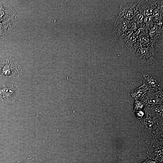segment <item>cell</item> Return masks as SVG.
Listing matches in <instances>:
<instances>
[{
	"label": "cell",
	"instance_id": "cell-1",
	"mask_svg": "<svg viewBox=\"0 0 163 163\" xmlns=\"http://www.w3.org/2000/svg\"><path fill=\"white\" fill-rule=\"evenodd\" d=\"M21 68L18 62L11 58H8L0 61V78L5 79L13 75V73Z\"/></svg>",
	"mask_w": 163,
	"mask_h": 163
},
{
	"label": "cell",
	"instance_id": "cell-2",
	"mask_svg": "<svg viewBox=\"0 0 163 163\" xmlns=\"http://www.w3.org/2000/svg\"><path fill=\"white\" fill-rule=\"evenodd\" d=\"M18 96V90L5 82L0 83V100L4 103H12Z\"/></svg>",
	"mask_w": 163,
	"mask_h": 163
},
{
	"label": "cell",
	"instance_id": "cell-3",
	"mask_svg": "<svg viewBox=\"0 0 163 163\" xmlns=\"http://www.w3.org/2000/svg\"><path fill=\"white\" fill-rule=\"evenodd\" d=\"M14 17L0 20V42L9 34L14 24Z\"/></svg>",
	"mask_w": 163,
	"mask_h": 163
},
{
	"label": "cell",
	"instance_id": "cell-4",
	"mask_svg": "<svg viewBox=\"0 0 163 163\" xmlns=\"http://www.w3.org/2000/svg\"><path fill=\"white\" fill-rule=\"evenodd\" d=\"M13 9L5 2L0 1V20L12 17Z\"/></svg>",
	"mask_w": 163,
	"mask_h": 163
},
{
	"label": "cell",
	"instance_id": "cell-5",
	"mask_svg": "<svg viewBox=\"0 0 163 163\" xmlns=\"http://www.w3.org/2000/svg\"><path fill=\"white\" fill-rule=\"evenodd\" d=\"M142 79L146 87L157 88L160 86V83L158 79L154 75H143Z\"/></svg>",
	"mask_w": 163,
	"mask_h": 163
},
{
	"label": "cell",
	"instance_id": "cell-6",
	"mask_svg": "<svg viewBox=\"0 0 163 163\" xmlns=\"http://www.w3.org/2000/svg\"><path fill=\"white\" fill-rule=\"evenodd\" d=\"M147 88L146 87L143 86L133 90L130 93V97L133 99H138L146 92Z\"/></svg>",
	"mask_w": 163,
	"mask_h": 163
},
{
	"label": "cell",
	"instance_id": "cell-7",
	"mask_svg": "<svg viewBox=\"0 0 163 163\" xmlns=\"http://www.w3.org/2000/svg\"><path fill=\"white\" fill-rule=\"evenodd\" d=\"M142 124L145 129L149 132L152 129L153 122L150 118H148L143 120Z\"/></svg>",
	"mask_w": 163,
	"mask_h": 163
},
{
	"label": "cell",
	"instance_id": "cell-8",
	"mask_svg": "<svg viewBox=\"0 0 163 163\" xmlns=\"http://www.w3.org/2000/svg\"><path fill=\"white\" fill-rule=\"evenodd\" d=\"M143 107V104L138 101H136L135 104V110H140Z\"/></svg>",
	"mask_w": 163,
	"mask_h": 163
},
{
	"label": "cell",
	"instance_id": "cell-9",
	"mask_svg": "<svg viewBox=\"0 0 163 163\" xmlns=\"http://www.w3.org/2000/svg\"><path fill=\"white\" fill-rule=\"evenodd\" d=\"M141 163H158L156 161L152 160L149 159H146L143 162Z\"/></svg>",
	"mask_w": 163,
	"mask_h": 163
},
{
	"label": "cell",
	"instance_id": "cell-10",
	"mask_svg": "<svg viewBox=\"0 0 163 163\" xmlns=\"http://www.w3.org/2000/svg\"><path fill=\"white\" fill-rule=\"evenodd\" d=\"M137 116L139 117H142L144 115L143 113L141 111H139L136 114Z\"/></svg>",
	"mask_w": 163,
	"mask_h": 163
}]
</instances>
